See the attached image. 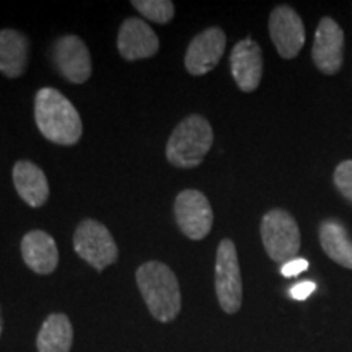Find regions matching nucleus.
<instances>
[{
	"instance_id": "13",
	"label": "nucleus",
	"mask_w": 352,
	"mask_h": 352,
	"mask_svg": "<svg viewBox=\"0 0 352 352\" xmlns=\"http://www.w3.org/2000/svg\"><path fill=\"white\" fill-rule=\"evenodd\" d=\"M160 43L153 30L139 19H127L118 34V50L122 59L139 60L157 54Z\"/></svg>"
},
{
	"instance_id": "10",
	"label": "nucleus",
	"mask_w": 352,
	"mask_h": 352,
	"mask_svg": "<svg viewBox=\"0 0 352 352\" xmlns=\"http://www.w3.org/2000/svg\"><path fill=\"white\" fill-rule=\"evenodd\" d=\"M227 36L220 28H208L189 43L184 65L191 76H206L222 59Z\"/></svg>"
},
{
	"instance_id": "4",
	"label": "nucleus",
	"mask_w": 352,
	"mask_h": 352,
	"mask_svg": "<svg viewBox=\"0 0 352 352\" xmlns=\"http://www.w3.org/2000/svg\"><path fill=\"white\" fill-rule=\"evenodd\" d=\"M261 240L267 256L284 264L294 259L300 250V230L287 210L272 209L261 220Z\"/></svg>"
},
{
	"instance_id": "7",
	"label": "nucleus",
	"mask_w": 352,
	"mask_h": 352,
	"mask_svg": "<svg viewBox=\"0 0 352 352\" xmlns=\"http://www.w3.org/2000/svg\"><path fill=\"white\" fill-rule=\"evenodd\" d=\"M175 217L184 235L195 241L206 239L214 223L210 202L197 189H184L176 196Z\"/></svg>"
},
{
	"instance_id": "14",
	"label": "nucleus",
	"mask_w": 352,
	"mask_h": 352,
	"mask_svg": "<svg viewBox=\"0 0 352 352\" xmlns=\"http://www.w3.org/2000/svg\"><path fill=\"white\" fill-rule=\"evenodd\" d=\"M21 256L26 266L36 274H51L59 263V252L54 239L43 230L26 233L21 240Z\"/></svg>"
},
{
	"instance_id": "22",
	"label": "nucleus",
	"mask_w": 352,
	"mask_h": 352,
	"mask_svg": "<svg viewBox=\"0 0 352 352\" xmlns=\"http://www.w3.org/2000/svg\"><path fill=\"white\" fill-rule=\"evenodd\" d=\"M308 270V261L303 258H294L290 261L284 263L283 267H280V274L284 277H294L298 276L300 272Z\"/></svg>"
},
{
	"instance_id": "15",
	"label": "nucleus",
	"mask_w": 352,
	"mask_h": 352,
	"mask_svg": "<svg viewBox=\"0 0 352 352\" xmlns=\"http://www.w3.org/2000/svg\"><path fill=\"white\" fill-rule=\"evenodd\" d=\"M13 184L19 196L32 208H41L50 197L46 175L33 162H16L13 166Z\"/></svg>"
},
{
	"instance_id": "21",
	"label": "nucleus",
	"mask_w": 352,
	"mask_h": 352,
	"mask_svg": "<svg viewBox=\"0 0 352 352\" xmlns=\"http://www.w3.org/2000/svg\"><path fill=\"white\" fill-rule=\"evenodd\" d=\"M316 284L311 283V280H302V283H297L296 285L289 289V296L294 298V300H307L311 294L315 292Z\"/></svg>"
},
{
	"instance_id": "8",
	"label": "nucleus",
	"mask_w": 352,
	"mask_h": 352,
	"mask_svg": "<svg viewBox=\"0 0 352 352\" xmlns=\"http://www.w3.org/2000/svg\"><path fill=\"white\" fill-rule=\"evenodd\" d=\"M311 59L320 72L334 76L340 72L344 60V33L342 28L329 16L320 20L315 32Z\"/></svg>"
},
{
	"instance_id": "17",
	"label": "nucleus",
	"mask_w": 352,
	"mask_h": 352,
	"mask_svg": "<svg viewBox=\"0 0 352 352\" xmlns=\"http://www.w3.org/2000/svg\"><path fill=\"white\" fill-rule=\"evenodd\" d=\"M74 329L64 314H52L44 320L38 333V352H70Z\"/></svg>"
},
{
	"instance_id": "6",
	"label": "nucleus",
	"mask_w": 352,
	"mask_h": 352,
	"mask_svg": "<svg viewBox=\"0 0 352 352\" xmlns=\"http://www.w3.org/2000/svg\"><path fill=\"white\" fill-rule=\"evenodd\" d=\"M74 250L83 261L100 272L118 259V246L113 235L103 223L94 219H85L78 223L74 233Z\"/></svg>"
},
{
	"instance_id": "20",
	"label": "nucleus",
	"mask_w": 352,
	"mask_h": 352,
	"mask_svg": "<svg viewBox=\"0 0 352 352\" xmlns=\"http://www.w3.org/2000/svg\"><path fill=\"white\" fill-rule=\"evenodd\" d=\"M334 186L338 191L346 197L347 201L352 202V160H344L334 170Z\"/></svg>"
},
{
	"instance_id": "1",
	"label": "nucleus",
	"mask_w": 352,
	"mask_h": 352,
	"mask_svg": "<svg viewBox=\"0 0 352 352\" xmlns=\"http://www.w3.org/2000/svg\"><path fill=\"white\" fill-rule=\"evenodd\" d=\"M34 120L38 129L51 142L74 145L82 138L80 114L56 88H41L34 98Z\"/></svg>"
},
{
	"instance_id": "5",
	"label": "nucleus",
	"mask_w": 352,
	"mask_h": 352,
	"mask_svg": "<svg viewBox=\"0 0 352 352\" xmlns=\"http://www.w3.org/2000/svg\"><path fill=\"white\" fill-rule=\"evenodd\" d=\"M215 294L226 314L233 315L240 310L243 283L235 243L228 239L220 241L215 254Z\"/></svg>"
},
{
	"instance_id": "9",
	"label": "nucleus",
	"mask_w": 352,
	"mask_h": 352,
	"mask_svg": "<svg viewBox=\"0 0 352 352\" xmlns=\"http://www.w3.org/2000/svg\"><path fill=\"white\" fill-rule=\"evenodd\" d=\"M270 34L283 59H294L305 44V26L289 6H279L270 15Z\"/></svg>"
},
{
	"instance_id": "3",
	"label": "nucleus",
	"mask_w": 352,
	"mask_h": 352,
	"mask_svg": "<svg viewBox=\"0 0 352 352\" xmlns=\"http://www.w3.org/2000/svg\"><path fill=\"white\" fill-rule=\"evenodd\" d=\"M214 144V131L199 114L184 118L171 132L166 144V158L178 168H196Z\"/></svg>"
},
{
	"instance_id": "12",
	"label": "nucleus",
	"mask_w": 352,
	"mask_h": 352,
	"mask_svg": "<svg viewBox=\"0 0 352 352\" xmlns=\"http://www.w3.org/2000/svg\"><path fill=\"white\" fill-rule=\"evenodd\" d=\"M230 69L233 80L241 91H254L263 77V52L252 38L241 39L233 46L230 54Z\"/></svg>"
},
{
	"instance_id": "2",
	"label": "nucleus",
	"mask_w": 352,
	"mask_h": 352,
	"mask_svg": "<svg viewBox=\"0 0 352 352\" xmlns=\"http://www.w3.org/2000/svg\"><path fill=\"white\" fill-rule=\"evenodd\" d=\"M135 279L145 305L152 316L162 323H170L182 310V294L175 272L160 261L142 264Z\"/></svg>"
},
{
	"instance_id": "11",
	"label": "nucleus",
	"mask_w": 352,
	"mask_h": 352,
	"mask_svg": "<svg viewBox=\"0 0 352 352\" xmlns=\"http://www.w3.org/2000/svg\"><path fill=\"white\" fill-rule=\"evenodd\" d=\"M56 67L70 83H85L91 76V59L85 43L76 34L59 38L54 44Z\"/></svg>"
},
{
	"instance_id": "18",
	"label": "nucleus",
	"mask_w": 352,
	"mask_h": 352,
	"mask_svg": "<svg viewBox=\"0 0 352 352\" xmlns=\"http://www.w3.org/2000/svg\"><path fill=\"white\" fill-rule=\"evenodd\" d=\"M320 243L334 263L352 270V239L342 223L338 220H324L320 226Z\"/></svg>"
},
{
	"instance_id": "16",
	"label": "nucleus",
	"mask_w": 352,
	"mask_h": 352,
	"mask_svg": "<svg viewBox=\"0 0 352 352\" xmlns=\"http://www.w3.org/2000/svg\"><path fill=\"white\" fill-rule=\"evenodd\" d=\"M28 39L16 30H0V72L8 78L23 76L28 64Z\"/></svg>"
},
{
	"instance_id": "19",
	"label": "nucleus",
	"mask_w": 352,
	"mask_h": 352,
	"mask_svg": "<svg viewBox=\"0 0 352 352\" xmlns=\"http://www.w3.org/2000/svg\"><path fill=\"white\" fill-rule=\"evenodd\" d=\"M132 6L155 23H170L175 16V6L170 0H134Z\"/></svg>"
},
{
	"instance_id": "23",
	"label": "nucleus",
	"mask_w": 352,
	"mask_h": 352,
	"mask_svg": "<svg viewBox=\"0 0 352 352\" xmlns=\"http://www.w3.org/2000/svg\"><path fill=\"white\" fill-rule=\"evenodd\" d=\"M0 334H2V315H0Z\"/></svg>"
}]
</instances>
